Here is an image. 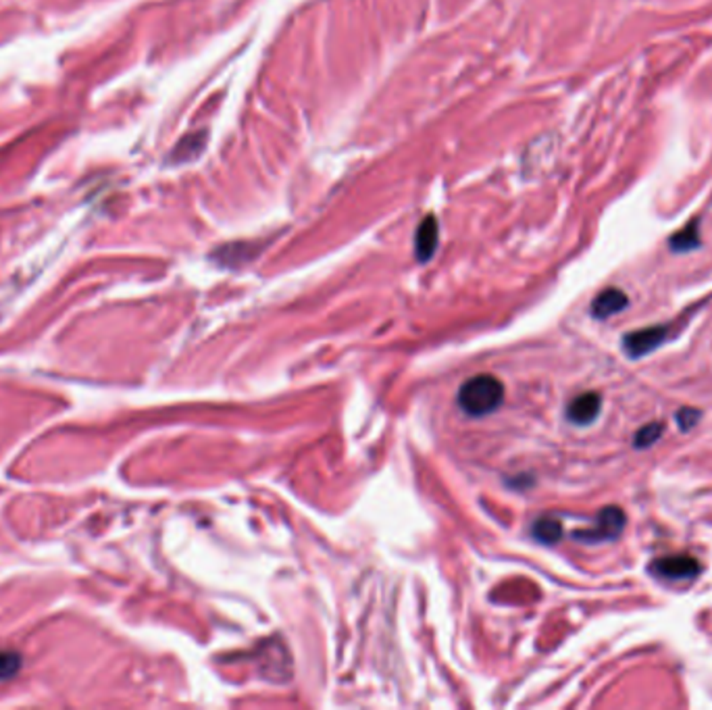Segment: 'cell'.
I'll return each mask as SVG.
<instances>
[{"label":"cell","instance_id":"obj_12","mask_svg":"<svg viewBox=\"0 0 712 710\" xmlns=\"http://www.w3.org/2000/svg\"><path fill=\"white\" fill-rule=\"evenodd\" d=\"M698 419H700V411L698 409H690V406H685V409H681L677 412V423H679V428L683 429V431H690L693 425L698 423Z\"/></svg>","mask_w":712,"mask_h":710},{"label":"cell","instance_id":"obj_3","mask_svg":"<svg viewBox=\"0 0 712 710\" xmlns=\"http://www.w3.org/2000/svg\"><path fill=\"white\" fill-rule=\"evenodd\" d=\"M702 571L698 559L690 554H668L660 557L652 563V573L662 579H693Z\"/></svg>","mask_w":712,"mask_h":710},{"label":"cell","instance_id":"obj_4","mask_svg":"<svg viewBox=\"0 0 712 710\" xmlns=\"http://www.w3.org/2000/svg\"><path fill=\"white\" fill-rule=\"evenodd\" d=\"M667 333H668V325L646 327V330L627 333V336L623 338V346L625 350H627V355L637 359V356H643L648 355V352H652L654 348H659V346L665 342Z\"/></svg>","mask_w":712,"mask_h":710},{"label":"cell","instance_id":"obj_2","mask_svg":"<svg viewBox=\"0 0 712 710\" xmlns=\"http://www.w3.org/2000/svg\"><path fill=\"white\" fill-rule=\"evenodd\" d=\"M625 523H627V518H625V512L618 509V506H606V509L598 512L596 525H593V527L584 529V531H575L573 538L587 542V544H598V542L617 540L618 535H621Z\"/></svg>","mask_w":712,"mask_h":710},{"label":"cell","instance_id":"obj_7","mask_svg":"<svg viewBox=\"0 0 712 710\" xmlns=\"http://www.w3.org/2000/svg\"><path fill=\"white\" fill-rule=\"evenodd\" d=\"M438 246V224L433 217H427L425 221H421L417 238H414V252H417L419 261H430L436 252Z\"/></svg>","mask_w":712,"mask_h":710},{"label":"cell","instance_id":"obj_6","mask_svg":"<svg viewBox=\"0 0 712 710\" xmlns=\"http://www.w3.org/2000/svg\"><path fill=\"white\" fill-rule=\"evenodd\" d=\"M629 305L627 294L618 288H606L592 302V314L596 319H609L612 314L621 313Z\"/></svg>","mask_w":712,"mask_h":710},{"label":"cell","instance_id":"obj_1","mask_svg":"<svg viewBox=\"0 0 712 710\" xmlns=\"http://www.w3.org/2000/svg\"><path fill=\"white\" fill-rule=\"evenodd\" d=\"M504 403V384L494 375H475L458 390V406L471 417H486Z\"/></svg>","mask_w":712,"mask_h":710},{"label":"cell","instance_id":"obj_11","mask_svg":"<svg viewBox=\"0 0 712 710\" xmlns=\"http://www.w3.org/2000/svg\"><path fill=\"white\" fill-rule=\"evenodd\" d=\"M21 666V657L15 652H0V681L13 677Z\"/></svg>","mask_w":712,"mask_h":710},{"label":"cell","instance_id":"obj_9","mask_svg":"<svg viewBox=\"0 0 712 710\" xmlns=\"http://www.w3.org/2000/svg\"><path fill=\"white\" fill-rule=\"evenodd\" d=\"M534 538L542 544H556L562 538V523L554 517H542L534 523Z\"/></svg>","mask_w":712,"mask_h":710},{"label":"cell","instance_id":"obj_10","mask_svg":"<svg viewBox=\"0 0 712 710\" xmlns=\"http://www.w3.org/2000/svg\"><path fill=\"white\" fill-rule=\"evenodd\" d=\"M662 431H665V425L659 423V421L643 425V428H642L640 431H637L635 437H634L635 448H648V446H652V444H656V442L660 440Z\"/></svg>","mask_w":712,"mask_h":710},{"label":"cell","instance_id":"obj_8","mask_svg":"<svg viewBox=\"0 0 712 710\" xmlns=\"http://www.w3.org/2000/svg\"><path fill=\"white\" fill-rule=\"evenodd\" d=\"M668 246L675 252H687L700 246V221L693 219L687 224L683 230H679L675 236L668 240Z\"/></svg>","mask_w":712,"mask_h":710},{"label":"cell","instance_id":"obj_5","mask_svg":"<svg viewBox=\"0 0 712 710\" xmlns=\"http://www.w3.org/2000/svg\"><path fill=\"white\" fill-rule=\"evenodd\" d=\"M600 409H602V396L598 392H585L569 403L567 415L573 423L590 425L592 421H596Z\"/></svg>","mask_w":712,"mask_h":710}]
</instances>
